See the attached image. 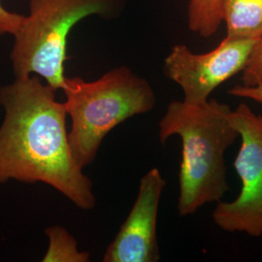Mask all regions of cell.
Segmentation results:
<instances>
[{
  "label": "cell",
  "mask_w": 262,
  "mask_h": 262,
  "mask_svg": "<svg viewBox=\"0 0 262 262\" xmlns=\"http://www.w3.org/2000/svg\"><path fill=\"white\" fill-rule=\"evenodd\" d=\"M68 140L73 159L84 169L92 164L107 134L134 116L150 112L157 97L150 83L127 66L106 72L95 81L66 77Z\"/></svg>",
  "instance_id": "3957f363"
},
{
  "label": "cell",
  "mask_w": 262,
  "mask_h": 262,
  "mask_svg": "<svg viewBox=\"0 0 262 262\" xmlns=\"http://www.w3.org/2000/svg\"><path fill=\"white\" fill-rule=\"evenodd\" d=\"M230 120L241 137L234 168L241 180V191L231 202H217L212 217L226 232L262 236V116L247 104L231 111Z\"/></svg>",
  "instance_id": "5b68a950"
},
{
  "label": "cell",
  "mask_w": 262,
  "mask_h": 262,
  "mask_svg": "<svg viewBox=\"0 0 262 262\" xmlns=\"http://www.w3.org/2000/svg\"><path fill=\"white\" fill-rule=\"evenodd\" d=\"M56 94L36 75L0 86V185L46 184L90 211L96 205L93 182L73 159L66 107Z\"/></svg>",
  "instance_id": "6da1fadb"
},
{
  "label": "cell",
  "mask_w": 262,
  "mask_h": 262,
  "mask_svg": "<svg viewBox=\"0 0 262 262\" xmlns=\"http://www.w3.org/2000/svg\"><path fill=\"white\" fill-rule=\"evenodd\" d=\"M223 23L228 37L262 42V0H224Z\"/></svg>",
  "instance_id": "ba28073f"
},
{
  "label": "cell",
  "mask_w": 262,
  "mask_h": 262,
  "mask_svg": "<svg viewBox=\"0 0 262 262\" xmlns=\"http://www.w3.org/2000/svg\"><path fill=\"white\" fill-rule=\"evenodd\" d=\"M260 43L254 39L225 36L205 54H195L186 45L177 44L164 59V73L182 89L183 101L205 103L216 88L243 72Z\"/></svg>",
  "instance_id": "8992f818"
},
{
  "label": "cell",
  "mask_w": 262,
  "mask_h": 262,
  "mask_svg": "<svg viewBox=\"0 0 262 262\" xmlns=\"http://www.w3.org/2000/svg\"><path fill=\"white\" fill-rule=\"evenodd\" d=\"M228 94L235 97L250 99L262 105V83L256 85H235L229 90Z\"/></svg>",
  "instance_id": "4fadbf2b"
},
{
  "label": "cell",
  "mask_w": 262,
  "mask_h": 262,
  "mask_svg": "<svg viewBox=\"0 0 262 262\" xmlns=\"http://www.w3.org/2000/svg\"><path fill=\"white\" fill-rule=\"evenodd\" d=\"M245 85H256L262 83V42L253 52L250 61L242 72Z\"/></svg>",
  "instance_id": "8fae6325"
},
{
  "label": "cell",
  "mask_w": 262,
  "mask_h": 262,
  "mask_svg": "<svg viewBox=\"0 0 262 262\" xmlns=\"http://www.w3.org/2000/svg\"><path fill=\"white\" fill-rule=\"evenodd\" d=\"M49 245L42 258L44 262H89L91 254L80 251L75 237L60 225L49 226L45 229Z\"/></svg>",
  "instance_id": "9c48e42d"
},
{
  "label": "cell",
  "mask_w": 262,
  "mask_h": 262,
  "mask_svg": "<svg viewBox=\"0 0 262 262\" xmlns=\"http://www.w3.org/2000/svg\"><path fill=\"white\" fill-rule=\"evenodd\" d=\"M127 0H30L15 38L10 58L18 79L36 75L62 90L66 76L67 42L72 28L82 19L97 15L118 16Z\"/></svg>",
  "instance_id": "277c9868"
},
{
  "label": "cell",
  "mask_w": 262,
  "mask_h": 262,
  "mask_svg": "<svg viewBox=\"0 0 262 262\" xmlns=\"http://www.w3.org/2000/svg\"><path fill=\"white\" fill-rule=\"evenodd\" d=\"M227 104L209 99L199 105L172 101L159 123L160 143L177 135L182 141L179 172L178 213H196L219 202L228 190L225 151L239 133L230 120Z\"/></svg>",
  "instance_id": "7a4b0ae2"
},
{
  "label": "cell",
  "mask_w": 262,
  "mask_h": 262,
  "mask_svg": "<svg viewBox=\"0 0 262 262\" xmlns=\"http://www.w3.org/2000/svg\"><path fill=\"white\" fill-rule=\"evenodd\" d=\"M25 16L5 9L0 3V35H14L20 27Z\"/></svg>",
  "instance_id": "7c38bea8"
},
{
  "label": "cell",
  "mask_w": 262,
  "mask_h": 262,
  "mask_svg": "<svg viewBox=\"0 0 262 262\" xmlns=\"http://www.w3.org/2000/svg\"><path fill=\"white\" fill-rule=\"evenodd\" d=\"M224 0H190L188 4V28L203 38L213 36L222 25Z\"/></svg>",
  "instance_id": "30bf717a"
},
{
  "label": "cell",
  "mask_w": 262,
  "mask_h": 262,
  "mask_svg": "<svg viewBox=\"0 0 262 262\" xmlns=\"http://www.w3.org/2000/svg\"><path fill=\"white\" fill-rule=\"evenodd\" d=\"M166 181L158 168L140 181L138 194L119 232L104 253V262H157L160 259L157 223Z\"/></svg>",
  "instance_id": "52a82bcc"
}]
</instances>
